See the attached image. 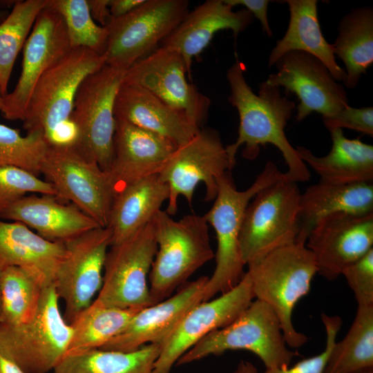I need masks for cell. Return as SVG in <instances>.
<instances>
[{"label": "cell", "mask_w": 373, "mask_h": 373, "mask_svg": "<svg viewBox=\"0 0 373 373\" xmlns=\"http://www.w3.org/2000/svg\"><path fill=\"white\" fill-rule=\"evenodd\" d=\"M245 69L244 64L237 59L226 74L230 88L228 99L236 108L240 119L237 139L225 146L231 162L236 165V155L242 145L245 146L243 157L254 160L260 146L270 144L280 151L285 161V176L297 183L307 182L311 176L309 170L285 133L296 108L295 102L282 96L279 87L266 81L260 83L256 95L245 80Z\"/></svg>", "instance_id": "cell-1"}, {"label": "cell", "mask_w": 373, "mask_h": 373, "mask_svg": "<svg viewBox=\"0 0 373 373\" xmlns=\"http://www.w3.org/2000/svg\"><path fill=\"white\" fill-rule=\"evenodd\" d=\"M105 64L104 55L77 48L50 68L29 99L23 120L27 133L41 132L49 146L74 145L77 133L70 117L77 91L88 75Z\"/></svg>", "instance_id": "cell-2"}, {"label": "cell", "mask_w": 373, "mask_h": 373, "mask_svg": "<svg viewBox=\"0 0 373 373\" xmlns=\"http://www.w3.org/2000/svg\"><path fill=\"white\" fill-rule=\"evenodd\" d=\"M283 174L274 163L269 162L244 191L237 189L231 171L218 178L214 203L204 216L216 232L217 250L216 267L204 287L203 301L230 291L242 280L246 265L242 257L240 234L245 210L258 191L282 178Z\"/></svg>", "instance_id": "cell-3"}, {"label": "cell", "mask_w": 373, "mask_h": 373, "mask_svg": "<svg viewBox=\"0 0 373 373\" xmlns=\"http://www.w3.org/2000/svg\"><path fill=\"white\" fill-rule=\"evenodd\" d=\"M305 244L298 240L247 265L254 298L275 313L291 349L302 347L308 339L292 322L296 305L309 292L317 274L314 256Z\"/></svg>", "instance_id": "cell-4"}, {"label": "cell", "mask_w": 373, "mask_h": 373, "mask_svg": "<svg viewBox=\"0 0 373 373\" xmlns=\"http://www.w3.org/2000/svg\"><path fill=\"white\" fill-rule=\"evenodd\" d=\"M151 223L157 245L149 273L153 305L172 296L215 254L204 216L189 214L175 220L160 209Z\"/></svg>", "instance_id": "cell-5"}, {"label": "cell", "mask_w": 373, "mask_h": 373, "mask_svg": "<svg viewBox=\"0 0 373 373\" xmlns=\"http://www.w3.org/2000/svg\"><path fill=\"white\" fill-rule=\"evenodd\" d=\"M256 354L266 369L289 367L298 354L288 347L279 320L265 303L256 299L230 324L209 333L185 352L178 365L229 350Z\"/></svg>", "instance_id": "cell-6"}, {"label": "cell", "mask_w": 373, "mask_h": 373, "mask_svg": "<svg viewBox=\"0 0 373 373\" xmlns=\"http://www.w3.org/2000/svg\"><path fill=\"white\" fill-rule=\"evenodd\" d=\"M300 195L297 182L284 173L282 178L263 188L251 199L240 234L246 265L298 241Z\"/></svg>", "instance_id": "cell-7"}, {"label": "cell", "mask_w": 373, "mask_h": 373, "mask_svg": "<svg viewBox=\"0 0 373 373\" xmlns=\"http://www.w3.org/2000/svg\"><path fill=\"white\" fill-rule=\"evenodd\" d=\"M54 283L41 294L29 321L0 325V351L25 373H48L66 355L73 328L62 315Z\"/></svg>", "instance_id": "cell-8"}, {"label": "cell", "mask_w": 373, "mask_h": 373, "mask_svg": "<svg viewBox=\"0 0 373 373\" xmlns=\"http://www.w3.org/2000/svg\"><path fill=\"white\" fill-rule=\"evenodd\" d=\"M126 71L106 64L88 75L78 88L70 117L77 133L74 146L106 171L113 154L115 101Z\"/></svg>", "instance_id": "cell-9"}, {"label": "cell", "mask_w": 373, "mask_h": 373, "mask_svg": "<svg viewBox=\"0 0 373 373\" xmlns=\"http://www.w3.org/2000/svg\"><path fill=\"white\" fill-rule=\"evenodd\" d=\"M40 173L61 200L70 201L100 227H106L115 195L108 171L75 146H49Z\"/></svg>", "instance_id": "cell-10"}, {"label": "cell", "mask_w": 373, "mask_h": 373, "mask_svg": "<svg viewBox=\"0 0 373 373\" xmlns=\"http://www.w3.org/2000/svg\"><path fill=\"white\" fill-rule=\"evenodd\" d=\"M186 0H145L128 14L111 18L105 26L106 64L128 69L155 49L189 12Z\"/></svg>", "instance_id": "cell-11"}, {"label": "cell", "mask_w": 373, "mask_h": 373, "mask_svg": "<svg viewBox=\"0 0 373 373\" xmlns=\"http://www.w3.org/2000/svg\"><path fill=\"white\" fill-rule=\"evenodd\" d=\"M108 250L97 303L109 307L141 309L153 305L148 274L157 249L150 222Z\"/></svg>", "instance_id": "cell-12"}, {"label": "cell", "mask_w": 373, "mask_h": 373, "mask_svg": "<svg viewBox=\"0 0 373 373\" xmlns=\"http://www.w3.org/2000/svg\"><path fill=\"white\" fill-rule=\"evenodd\" d=\"M233 166L219 133L201 128L188 142L177 146L158 173L169 189L166 212L170 216L176 213L180 195L191 205L195 189L200 182L206 186L204 201L213 200L218 178Z\"/></svg>", "instance_id": "cell-13"}, {"label": "cell", "mask_w": 373, "mask_h": 373, "mask_svg": "<svg viewBox=\"0 0 373 373\" xmlns=\"http://www.w3.org/2000/svg\"><path fill=\"white\" fill-rule=\"evenodd\" d=\"M111 233L97 227L64 242L66 254L54 279L57 294L65 303L64 317L71 323L93 301L103 282Z\"/></svg>", "instance_id": "cell-14"}, {"label": "cell", "mask_w": 373, "mask_h": 373, "mask_svg": "<svg viewBox=\"0 0 373 373\" xmlns=\"http://www.w3.org/2000/svg\"><path fill=\"white\" fill-rule=\"evenodd\" d=\"M188 77L182 56L171 48L160 46L128 68L122 84L148 90L201 127L207 118L211 101Z\"/></svg>", "instance_id": "cell-15"}, {"label": "cell", "mask_w": 373, "mask_h": 373, "mask_svg": "<svg viewBox=\"0 0 373 373\" xmlns=\"http://www.w3.org/2000/svg\"><path fill=\"white\" fill-rule=\"evenodd\" d=\"M278 71L266 82L294 93L298 100L296 119L300 122L316 112L329 118L350 106L344 87L317 57L303 51H290L275 63Z\"/></svg>", "instance_id": "cell-16"}, {"label": "cell", "mask_w": 373, "mask_h": 373, "mask_svg": "<svg viewBox=\"0 0 373 373\" xmlns=\"http://www.w3.org/2000/svg\"><path fill=\"white\" fill-rule=\"evenodd\" d=\"M23 48L19 78L13 90L4 97L1 111L9 120L24 119L31 94L40 77L72 49L60 15L45 3Z\"/></svg>", "instance_id": "cell-17"}, {"label": "cell", "mask_w": 373, "mask_h": 373, "mask_svg": "<svg viewBox=\"0 0 373 373\" xmlns=\"http://www.w3.org/2000/svg\"><path fill=\"white\" fill-rule=\"evenodd\" d=\"M306 247L317 273L328 280L373 249V213H336L318 220L310 231Z\"/></svg>", "instance_id": "cell-18"}, {"label": "cell", "mask_w": 373, "mask_h": 373, "mask_svg": "<svg viewBox=\"0 0 373 373\" xmlns=\"http://www.w3.org/2000/svg\"><path fill=\"white\" fill-rule=\"evenodd\" d=\"M254 298L251 280L245 271L242 280L232 289L194 306L162 344L153 373H170L185 352L209 333L230 324Z\"/></svg>", "instance_id": "cell-19"}, {"label": "cell", "mask_w": 373, "mask_h": 373, "mask_svg": "<svg viewBox=\"0 0 373 373\" xmlns=\"http://www.w3.org/2000/svg\"><path fill=\"white\" fill-rule=\"evenodd\" d=\"M208 276L186 282L168 298L139 310L102 350L131 352L149 343L162 345L182 317L203 302Z\"/></svg>", "instance_id": "cell-20"}, {"label": "cell", "mask_w": 373, "mask_h": 373, "mask_svg": "<svg viewBox=\"0 0 373 373\" xmlns=\"http://www.w3.org/2000/svg\"><path fill=\"white\" fill-rule=\"evenodd\" d=\"M176 148L162 136L116 119L113 159L108 171L115 194L134 182L158 174Z\"/></svg>", "instance_id": "cell-21"}, {"label": "cell", "mask_w": 373, "mask_h": 373, "mask_svg": "<svg viewBox=\"0 0 373 373\" xmlns=\"http://www.w3.org/2000/svg\"><path fill=\"white\" fill-rule=\"evenodd\" d=\"M253 18L245 8L234 11L224 0H207L189 10L160 46L171 48L182 56L191 78L193 58L202 53L216 32L231 30L236 38L252 23Z\"/></svg>", "instance_id": "cell-22"}, {"label": "cell", "mask_w": 373, "mask_h": 373, "mask_svg": "<svg viewBox=\"0 0 373 373\" xmlns=\"http://www.w3.org/2000/svg\"><path fill=\"white\" fill-rule=\"evenodd\" d=\"M115 119L162 136L181 146L200 130L184 113L137 86L121 84L115 101Z\"/></svg>", "instance_id": "cell-23"}, {"label": "cell", "mask_w": 373, "mask_h": 373, "mask_svg": "<svg viewBox=\"0 0 373 373\" xmlns=\"http://www.w3.org/2000/svg\"><path fill=\"white\" fill-rule=\"evenodd\" d=\"M0 219L21 222L52 242H64L100 227L73 203L50 195H26L6 208Z\"/></svg>", "instance_id": "cell-24"}, {"label": "cell", "mask_w": 373, "mask_h": 373, "mask_svg": "<svg viewBox=\"0 0 373 373\" xmlns=\"http://www.w3.org/2000/svg\"><path fill=\"white\" fill-rule=\"evenodd\" d=\"M332 147L325 156H316L308 149L296 146L301 160L320 177L321 182L347 184L373 181V146L359 139L347 138L343 129L329 130Z\"/></svg>", "instance_id": "cell-25"}, {"label": "cell", "mask_w": 373, "mask_h": 373, "mask_svg": "<svg viewBox=\"0 0 373 373\" xmlns=\"http://www.w3.org/2000/svg\"><path fill=\"white\" fill-rule=\"evenodd\" d=\"M169 197V186L158 174L134 182L116 193L106 226L111 233V245L126 240L151 222Z\"/></svg>", "instance_id": "cell-26"}, {"label": "cell", "mask_w": 373, "mask_h": 373, "mask_svg": "<svg viewBox=\"0 0 373 373\" xmlns=\"http://www.w3.org/2000/svg\"><path fill=\"white\" fill-rule=\"evenodd\" d=\"M64 242L48 240L19 222L0 219V269L19 267L41 274L49 283L64 258Z\"/></svg>", "instance_id": "cell-27"}, {"label": "cell", "mask_w": 373, "mask_h": 373, "mask_svg": "<svg viewBox=\"0 0 373 373\" xmlns=\"http://www.w3.org/2000/svg\"><path fill=\"white\" fill-rule=\"evenodd\" d=\"M290 18L283 37L271 50L268 66L271 67L285 53L298 50L320 59L336 81L344 82L346 73L336 62L332 44L325 39L318 19L317 0H287Z\"/></svg>", "instance_id": "cell-28"}, {"label": "cell", "mask_w": 373, "mask_h": 373, "mask_svg": "<svg viewBox=\"0 0 373 373\" xmlns=\"http://www.w3.org/2000/svg\"><path fill=\"white\" fill-rule=\"evenodd\" d=\"M300 232L298 240L307 236L321 218L336 213L364 215L373 213V184H333L319 182L300 195Z\"/></svg>", "instance_id": "cell-29"}, {"label": "cell", "mask_w": 373, "mask_h": 373, "mask_svg": "<svg viewBox=\"0 0 373 373\" xmlns=\"http://www.w3.org/2000/svg\"><path fill=\"white\" fill-rule=\"evenodd\" d=\"M334 55L345 66L344 86L354 88L373 63V9L362 7L345 15L332 44Z\"/></svg>", "instance_id": "cell-30"}, {"label": "cell", "mask_w": 373, "mask_h": 373, "mask_svg": "<svg viewBox=\"0 0 373 373\" xmlns=\"http://www.w3.org/2000/svg\"><path fill=\"white\" fill-rule=\"evenodd\" d=\"M162 345L146 344L131 352L102 349L67 354L52 373H153Z\"/></svg>", "instance_id": "cell-31"}, {"label": "cell", "mask_w": 373, "mask_h": 373, "mask_svg": "<svg viewBox=\"0 0 373 373\" xmlns=\"http://www.w3.org/2000/svg\"><path fill=\"white\" fill-rule=\"evenodd\" d=\"M0 325L25 323L35 315L44 288L51 284L40 273L19 267L1 271Z\"/></svg>", "instance_id": "cell-32"}, {"label": "cell", "mask_w": 373, "mask_h": 373, "mask_svg": "<svg viewBox=\"0 0 373 373\" xmlns=\"http://www.w3.org/2000/svg\"><path fill=\"white\" fill-rule=\"evenodd\" d=\"M373 370V305H358L348 332L336 341L324 373H361Z\"/></svg>", "instance_id": "cell-33"}, {"label": "cell", "mask_w": 373, "mask_h": 373, "mask_svg": "<svg viewBox=\"0 0 373 373\" xmlns=\"http://www.w3.org/2000/svg\"><path fill=\"white\" fill-rule=\"evenodd\" d=\"M139 310L105 307L93 300L70 323L73 334L66 355L102 348Z\"/></svg>", "instance_id": "cell-34"}, {"label": "cell", "mask_w": 373, "mask_h": 373, "mask_svg": "<svg viewBox=\"0 0 373 373\" xmlns=\"http://www.w3.org/2000/svg\"><path fill=\"white\" fill-rule=\"evenodd\" d=\"M45 3L46 0L17 1L0 23V84L4 97L17 55Z\"/></svg>", "instance_id": "cell-35"}, {"label": "cell", "mask_w": 373, "mask_h": 373, "mask_svg": "<svg viewBox=\"0 0 373 373\" xmlns=\"http://www.w3.org/2000/svg\"><path fill=\"white\" fill-rule=\"evenodd\" d=\"M46 6L61 17L72 49L85 48L104 55L108 31L93 20L86 0H46Z\"/></svg>", "instance_id": "cell-36"}, {"label": "cell", "mask_w": 373, "mask_h": 373, "mask_svg": "<svg viewBox=\"0 0 373 373\" xmlns=\"http://www.w3.org/2000/svg\"><path fill=\"white\" fill-rule=\"evenodd\" d=\"M49 148L41 132L28 133L0 123V166H15L36 175Z\"/></svg>", "instance_id": "cell-37"}, {"label": "cell", "mask_w": 373, "mask_h": 373, "mask_svg": "<svg viewBox=\"0 0 373 373\" xmlns=\"http://www.w3.org/2000/svg\"><path fill=\"white\" fill-rule=\"evenodd\" d=\"M57 196L52 185L46 180L21 168L0 166V215L27 193Z\"/></svg>", "instance_id": "cell-38"}, {"label": "cell", "mask_w": 373, "mask_h": 373, "mask_svg": "<svg viewBox=\"0 0 373 373\" xmlns=\"http://www.w3.org/2000/svg\"><path fill=\"white\" fill-rule=\"evenodd\" d=\"M321 321L326 334L325 346L320 354L304 358L292 367L265 369L262 373H324L329 355L342 325V319L338 316L321 314Z\"/></svg>", "instance_id": "cell-39"}, {"label": "cell", "mask_w": 373, "mask_h": 373, "mask_svg": "<svg viewBox=\"0 0 373 373\" xmlns=\"http://www.w3.org/2000/svg\"><path fill=\"white\" fill-rule=\"evenodd\" d=\"M358 305H373V249L342 273Z\"/></svg>", "instance_id": "cell-40"}, {"label": "cell", "mask_w": 373, "mask_h": 373, "mask_svg": "<svg viewBox=\"0 0 373 373\" xmlns=\"http://www.w3.org/2000/svg\"><path fill=\"white\" fill-rule=\"evenodd\" d=\"M327 130L343 128L352 129L371 137L373 135V108H353L350 106L334 116L323 118Z\"/></svg>", "instance_id": "cell-41"}, {"label": "cell", "mask_w": 373, "mask_h": 373, "mask_svg": "<svg viewBox=\"0 0 373 373\" xmlns=\"http://www.w3.org/2000/svg\"><path fill=\"white\" fill-rule=\"evenodd\" d=\"M224 1L231 6H243L246 10L249 11L253 16L257 18L262 27L263 32L269 37H272V30L269 26L267 18V7L270 2L268 0H224Z\"/></svg>", "instance_id": "cell-42"}, {"label": "cell", "mask_w": 373, "mask_h": 373, "mask_svg": "<svg viewBox=\"0 0 373 373\" xmlns=\"http://www.w3.org/2000/svg\"><path fill=\"white\" fill-rule=\"evenodd\" d=\"M93 20L102 26H106L111 18L110 0H86Z\"/></svg>", "instance_id": "cell-43"}, {"label": "cell", "mask_w": 373, "mask_h": 373, "mask_svg": "<svg viewBox=\"0 0 373 373\" xmlns=\"http://www.w3.org/2000/svg\"><path fill=\"white\" fill-rule=\"evenodd\" d=\"M145 0H110V12L112 18L124 16L138 6Z\"/></svg>", "instance_id": "cell-44"}, {"label": "cell", "mask_w": 373, "mask_h": 373, "mask_svg": "<svg viewBox=\"0 0 373 373\" xmlns=\"http://www.w3.org/2000/svg\"><path fill=\"white\" fill-rule=\"evenodd\" d=\"M0 373H25L0 351Z\"/></svg>", "instance_id": "cell-45"}, {"label": "cell", "mask_w": 373, "mask_h": 373, "mask_svg": "<svg viewBox=\"0 0 373 373\" xmlns=\"http://www.w3.org/2000/svg\"><path fill=\"white\" fill-rule=\"evenodd\" d=\"M233 373H258L256 367L251 362L240 361Z\"/></svg>", "instance_id": "cell-46"}, {"label": "cell", "mask_w": 373, "mask_h": 373, "mask_svg": "<svg viewBox=\"0 0 373 373\" xmlns=\"http://www.w3.org/2000/svg\"><path fill=\"white\" fill-rule=\"evenodd\" d=\"M8 14L9 12H8L6 10L0 9V23H1L6 19Z\"/></svg>", "instance_id": "cell-47"}, {"label": "cell", "mask_w": 373, "mask_h": 373, "mask_svg": "<svg viewBox=\"0 0 373 373\" xmlns=\"http://www.w3.org/2000/svg\"><path fill=\"white\" fill-rule=\"evenodd\" d=\"M4 104V96L1 91V84H0V111L2 110Z\"/></svg>", "instance_id": "cell-48"}, {"label": "cell", "mask_w": 373, "mask_h": 373, "mask_svg": "<svg viewBox=\"0 0 373 373\" xmlns=\"http://www.w3.org/2000/svg\"><path fill=\"white\" fill-rule=\"evenodd\" d=\"M1 270L0 269V281H1ZM0 310H1V282H0Z\"/></svg>", "instance_id": "cell-49"}, {"label": "cell", "mask_w": 373, "mask_h": 373, "mask_svg": "<svg viewBox=\"0 0 373 373\" xmlns=\"http://www.w3.org/2000/svg\"><path fill=\"white\" fill-rule=\"evenodd\" d=\"M361 373H373V370L364 372H361Z\"/></svg>", "instance_id": "cell-50"}]
</instances>
